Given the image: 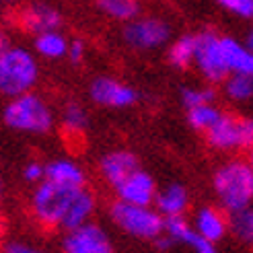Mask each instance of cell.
Wrapping results in <instances>:
<instances>
[{"mask_svg": "<svg viewBox=\"0 0 253 253\" xmlns=\"http://www.w3.org/2000/svg\"><path fill=\"white\" fill-rule=\"evenodd\" d=\"M173 27L171 23L161 15H138L136 19L124 23L122 42L126 47L138 54L157 52L171 42Z\"/></svg>", "mask_w": 253, "mask_h": 253, "instance_id": "8992f818", "label": "cell"}, {"mask_svg": "<svg viewBox=\"0 0 253 253\" xmlns=\"http://www.w3.org/2000/svg\"><path fill=\"white\" fill-rule=\"evenodd\" d=\"M95 6L103 17L116 23H128L142 12L140 0H95Z\"/></svg>", "mask_w": 253, "mask_h": 253, "instance_id": "7402d4cb", "label": "cell"}, {"mask_svg": "<svg viewBox=\"0 0 253 253\" xmlns=\"http://www.w3.org/2000/svg\"><path fill=\"white\" fill-rule=\"evenodd\" d=\"M10 45V40H8V33L2 29V27H0V54H2L4 52V49Z\"/></svg>", "mask_w": 253, "mask_h": 253, "instance_id": "1f68e13d", "label": "cell"}, {"mask_svg": "<svg viewBox=\"0 0 253 253\" xmlns=\"http://www.w3.org/2000/svg\"><path fill=\"white\" fill-rule=\"evenodd\" d=\"M43 179L66 187H84L88 177L81 163L68 157H60L43 163Z\"/></svg>", "mask_w": 253, "mask_h": 253, "instance_id": "5bb4252c", "label": "cell"}, {"mask_svg": "<svg viewBox=\"0 0 253 253\" xmlns=\"http://www.w3.org/2000/svg\"><path fill=\"white\" fill-rule=\"evenodd\" d=\"M95 210H97L95 194L86 185L81 187L79 192L74 194V200H72V204L66 212V218H64V222H62V231H72V229H77V226L88 222L93 218Z\"/></svg>", "mask_w": 253, "mask_h": 253, "instance_id": "d6986e66", "label": "cell"}, {"mask_svg": "<svg viewBox=\"0 0 253 253\" xmlns=\"http://www.w3.org/2000/svg\"><path fill=\"white\" fill-rule=\"evenodd\" d=\"M88 124H91V116L81 101H64L60 111H56V126H60L62 134L68 138H83L88 130Z\"/></svg>", "mask_w": 253, "mask_h": 253, "instance_id": "2e32d148", "label": "cell"}, {"mask_svg": "<svg viewBox=\"0 0 253 253\" xmlns=\"http://www.w3.org/2000/svg\"><path fill=\"white\" fill-rule=\"evenodd\" d=\"M192 229L198 237L208 243H218L224 235L229 233V222H226V212L216 206H202L194 214Z\"/></svg>", "mask_w": 253, "mask_h": 253, "instance_id": "9a60e30c", "label": "cell"}, {"mask_svg": "<svg viewBox=\"0 0 253 253\" xmlns=\"http://www.w3.org/2000/svg\"><path fill=\"white\" fill-rule=\"evenodd\" d=\"M222 10L231 12L237 19H253V0H214Z\"/></svg>", "mask_w": 253, "mask_h": 253, "instance_id": "4316f807", "label": "cell"}, {"mask_svg": "<svg viewBox=\"0 0 253 253\" xmlns=\"http://www.w3.org/2000/svg\"><path fill=\"white\" fill-rule=\"evenodd\" d=\"M42 81V66L29 47L10 43L0 54V97L12 99L37 91Z\"/></svg>", "mask_w": 253, "mask_h": 253, "instance_id": "3957f363", "label": "cell"}, {"mask_svg": "<svg viewBox=\"0 0 253 253\" xmlns=\"http://www.w3.org/2000/svg\"><path fill=\"white\" fill-rule=\"evenodd\" d=\"M218 91L212 84H185L179 88V101L185 109H192L196 105H204V103H216Z\"/></svg>", "mask_w": 253, "mask_h": 253, "instance_id": "cb8c5ba5", "label": "cell"}, {"mask_svg": "<svg viewBox=\"0 0 253 253\" xmlns=\"http://www.w3.org/2000/svg\"><path fill=\"white\" fill-rule=\"evenodd\" d=\"M220 49L229 74H253V49H249L243 40H237L233 35H220Z\"/></svg>", "mask_w": 253, "mask_h": 253, "instance_id": "ac0fdd59", "label": "cell"}, {"mask_svg": "<svg viewBox=\"0 0 253 253\" xmlns=\"http://www.w3.org/2000/svg\"><path fill=\"white\" fill-rule=\"evenodd\" d=\"M86 42L81 40V37H72V40H68V52H66V60L70 62L72 66H81L84 64L86 60Z\"/></svg>", "mask_w": 253, "mask_h": 253, "instance_id": "f1b7e54d", "label": "cell"}, {"mask_svg": "<svg viewBox=\"0 0 253 253\" xmlns=\"http://www.w3.org/2000/svg\"><path fill=\"white\" fill-rule=\"evenodd\" d=\"M6 253H42V251H37V249L25 245V243H8Z\"/></svg>", "mask_w": 253, "mask_h": 253, "instance_id": "4dcf8cb0", "label": "cell"}, {"mask_svg": "<svg viewBox=\"0 0 253 253\" xmlns=\"http://www.w3.org/2000/svg\"><path fill=\"white\" fill-rule=\"evenodd\" d=\"M0 198H2V181H0Z\"/></svg>", "mask_w": 253, "mask_h": 253, "instance_id": "836d02e7", "label": "cell"}, {"mask_svg": "<svg viewBox=\"0 0 253 253\" xmlns=\"http://www.w3.org/2000/svg\"><path fill=\"white\" fill-rule=\"evenodd\" d=\"M222 109L216 103H204V105H196L192 109H185V120L189 124V128L204 134L210 126L220 118Z\"/></svg>", "mask_w": 253, "mask_h": 253, "instance_id": "d4e9b609", "label": "cell"}, {"mask_svg": "<svg viewBox=\"0 0 253 253\" xmlns=\"http://www.w3.org/2000/svg\"><path fill=\"white\" fill-rule=\"evenodd\" d=\"M62 249L64 253H113L111 239L105 229L91 220L72 231H66Z\"/></svg>", "mask_w": 253, "mask_h": 253, "instance_id": "8fae6325", "label": "cell"}, {"mask_svg": "<svg viewBox=\"0 0 253 253\" xmlns=\"http://www.w3.org/2000/svg\"><path fill=\"white\" fill-rule=\"evenodd\" d=\"M2 122L6 128L21 134L47 136L56 128V109L42 93L29 91L6 99L2 107Z\"/></svg>", "mask_w": 253, "mask_h": 253, "instance_id": "6da1fadb", "label": "cell"}, {"mask_svg": "<svg viewBox=\"0 0 253 253\" xmlns=\"http://www.w3.org/2000/svg\"><path fill=\"white\" fill-rule=\"evenodd\" d=\"M81 187H66L52 181H40L31 194V214L45 229H62L66 212Z\"/></svg>", "mask_w": 253, "mask_h": 253, "instance_id": "5b68a950", "label": "cell"}, {"mask_svg": "<svg viewBox=\"0 0 253 253\" xmlns=\"http://www.w3.org/2000/svg\"><path fill=\"white\" fill-rule=\"evenodd\" d=\"M222 95L231 103H249L253 97V74L231 72L222 83Z\"/></svg>", "mask_w": 253, "mask_h": 253, "instance_id": "603a6c76", "label": "cell"}, {"mask_svg": "<svg viewBox=\"0 0 253 253\" xmlns=\"http://www.w3.org/2000/svg\"><path fill=\"white\" fill-rule=\"evenodd\" d=\"M138 167H140V159L132 150H126V148L109 150L99 161V173L105 179V183L111 187H116L122 179H126Z\"/></svg>", "mask_w": 253, "mask_h": 253, "instance_id": "4fadbf2b", "label": "cell"}, {"mask_svg": "<svg viewBox=\"0 0 253 253\" xmlns=\"http://www.w3.org/2000/svg\"><path fill=\"white\" fill-rule=\"evenodd\" d=\"M23 179L27 183L37 185L40 181H43V163L40 161H29L27 165L23 167Z\"/></svg>", "mask_w": 253, "mask_h": 253, "instance_id": "f546056e", "label": "cell"}, {"mask_svg": "<svg viewBox=\"0 0 253 253\" xmlns=\"http://www.w3.org/2000/svg\"><path fill=\"white\" fill-rule=\"evenodd\" d=\"M173 247H185V249H189L192 253H218L216 247H214V243L204 241L202 237L196 235V231H192L179 245H173ZM173 247H171V249H173ZM171 249H169V251H171Z\"/></svg>", "mask_w": 253, "mask_h": 253, "instance_id": "83f0119b", "label": "cell"}, {"mask_svg": "<svg viewBox=\"0 0 253 253\" xmlns=\"http://www.w3.org/2000/svg\"><path fill=\"white\" fill-rule=\"evenodd\" d=\"M212 187L222 210L229 214L251 206L253 200V165L245 157H231L214 171Z\"/></svg>", "mask_w": 253, "mask_h": 253, "instance_id": "7a4b0ae2", "label": "cell"}, {"mask_svg": "<svg viewBox=\"0 0 253 253\" xmlns=\"http://www.w3.org/2000/svg\"><path fill=\"white\" fill-rule=\"evenodd\" d=\"M88 99L105 109H130L140 103L138 88L111 74L95 77L88 84Z\"/></svg>", "mask_w": 253, "mask_h": 253, "instance_id": "9c48e42d", "label": "cell"}, {"mask_svg": "<svg viewBox=\"0 0 253 253\" xmlns=\"http://www.w3.org/2000/svg\"><path fill=\"white\" fill-rule=\"evenodd\" d=\"M226 222H229V231L243 243L253 241V210L243 208V210H235L226 214Z\"/></svg>", "mask_w": 253, "mask_h": 253, "instance_id": "484cf974", "label": "cell"}, {"mask_svg": "<svg viewBox=\"0 0 253 253\" xmlns=\"http://www.w3.org/2000/svg\"><path fill=\"white\" fill-rule=\"evenodd\" d=\"M19 0H0V4H17Z\"/></svg>", "mask_w": 253, "mask_h": 253, "instance_id": "d6a6232c", "label": "cell"}, {"mask_svg": "<svg viewBox=\"0 0 253 253\" xmlns=\"http://www.w3.org/2000/svg\"><path fill=\"white\" fill-rule=\"evenodd\" d=\"M109 216L124 233L136 239H157L163 235V216L155 206H134L116 200L109 206Z\"/></svg>", "mask_w": 253, "mask_h": 253, "instance_id": "52a82bcc", "label": "cell"}, {"mask_svg": "<svg viewBox=\"0 0 253 253\" xmlns=\"http://www.w3.org/2000/svg\"><path fill=\"white\" fill-rule=\"evenodd\" d=\"M31 52L47 62H58L64 60L68 52V37L62 29L56 31H45L33 37V49Z\"/></svg>", "mask_w": 253, "mask_h": 253, "instance_id": "ffe728a7", "label": "cell"}, {"mask_svg": "<svg viewBox=\"0 0 253 253\" xmlns=\"http://www.w3.org/2000/svg\"><path fill=\"white\" fill-rule=\"evenodd\" d=\"M0 233H2V220H0Z\"/></svg>", "mask_w": 253, "mask_h": 253, "instance_id": "e575fe53", "label": "cell"}, {"mask_svg": "<svg viewBox=\"0 0 253 253\" xmlns=\"http://www.w3.org/2000/svg\"><path fill=\"white\" fill-rule=\"evenodd\" d=\"M116 192V198L126 204L134 206H153L155 196H157V181L155 177L142 167L132 171L126 179H122L116 187H111Z\"/></svg>", "mask_w": 253, "mask_h": 253, "instance_id": "7c38bea8", "label": "cell"}, {"mask_svg": "<svg viewBox=\"0 0 253 253\" xmlns=\"http://www.w3.org/2000/svg\"><path fill=\"white\" fill-rule=\"evenodd\" d=\"M15 25L27 35H40L45 31L62 29L64 25V15L62 10L45 0H29L17 8L15 12Z\"/></svg>", "mask_w": 253, "mask_h": 253, "instance_id": "30bf717a", "label": "cell"}, {"mask_svg": "<svg viewBox=\"0 0 253 253\" xmlns=\"http://www.w3.org/2000/svg\"><path fill=\"white\" fill-rule=\"evenodd\" d=\"M192 68H196L200 77L204 79V83L212 86H218L229 77L220 49V33L216 29L208 27L196 33V52Z\"/></svg>", "mask_w": 253, "mask_h": 253, "instance_id": "ba28073f", "label": "cell"}, {"mask_svg": "<svg viewBox=\"0 0 253 253\" xmlns=\"http://www.w3.org/2000/svg\"><path fill=\"white\" fill-rule=\"evenodd\" d=\"M194 52H196V33L187 31L177 35L167 43V62L175 70H189L194 66Z\"/></svg>", "mask_w": 253, "mask_h": 253, "instance_id": "44dd1931", "label": "cell"}, {"mask_svg": "<svg viewBox=\"0 0 253 253\" xmlns=\"http://www.w3.org/2000/svg\"><path fill=\"white\" fill-rule=\"evenodd\" d=\"M206 144L224 155L249 153L253 146V120L237 111H224L204 132Z\"/></svg>", "mask_w": 253, "mask_h": 253, "instance_id": "277c9868", "label": "cell"}, {"mask_svg": "<svg viewBox=\"0 0 253 253\" xmlns=\"http://www.w3.org/2000/svg\"><path fill=\"white\" fill-rule=\"evenodd\" d=\"M155 210L163 218L167 216H181L189 208V192L183 183H169L163 189H157L153 202Z\"/></svg>", "mask_w": 253, "mask_h": 253, "instance_id": "e0dca14e", "label": "cell"}]
</instances>
